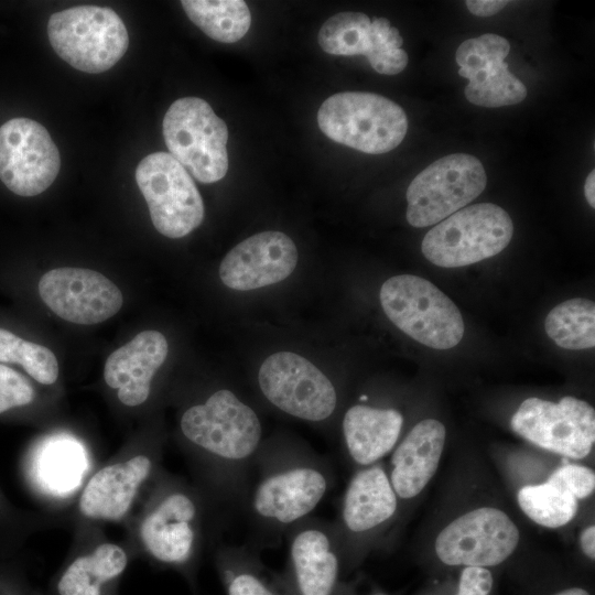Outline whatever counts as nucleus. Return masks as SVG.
Returning <instances> with one entry per match:
<instances>
[{
	"label": "nucleus",
	"instance_id": "nucleus-1",
	"mask_svg": "<svg viewBox=\"0 0 595 595\" xmlns=\"http://www.w3.org/2000/svg\"><path fill=\"white\" fill-rule=\"evenodd\" d=\"M327 461L289 441H269L253 464L241 504L259 540L271 542L311 517L333 485Z\"/></svg>",
	"mask_w": 595,
	"mask_h": 595
},
{
	"label": "nucleus",
	"instance_id": "nucleus-2",
	"mask_svg": "<svg viewBox=\"0 0 595 595\" xmlns=\"http://www.w3.org/2000/svg\"><path fill=\"white\" fill-rule=\"evenodd\" d=\"M180 428L205 463L216 495L240 508L264 442L257 412L231 390L218 389L188 407Z\"/></svg>",
	"mask_w": 595,
	"mask_h": 595
},
{
	"label": "nucleus",
	"instance_id": "nucleus-3",
	"mask_svg": "<svg viewBox=\"0 0 595 595\" xmlns=\"http://www.w3.org/2000/svg\"><path fill=\"white\" fill-rule=\"evenodd\" d=\"M317 123L333 141L368 154L396 149L408 131L407 115L398 104L363 91L328 97L318 109Z\"/></svg>",
	"mask_w": 595,
	"mask_h": 595
},
{
	"label": "nucleus",
	"instance_id": "nucleus-4",
	"mask_svg": "<svg viewBox=\"0 0 595 595\" xmlns=\"http://www.w3.org/2000/svg\"><path fill=\"white\" fill-rule=\"evenodd\" d=\"M379 299L387 317L428 347L450 349L463 338L465 325L458 307L426 279L391 277L383 282Z\"/></svg>",
	"mask_w": 595,
	"mask_h": 595
},
{
	"label": "nucleus",
	"instance_id": "nucleus-5",
	"mask_svg": "<svg viewBox=\"0 0 595 595\" xmlns=\"http://www.w3.org/2000/svg\"><path fill=\"white\" fill-rule=\"evenodd\" d=\"M50 44L74 68L98 74L111 68L129 45L127 28L108 7L77 6L53 13L47 22Z\"/></svg>",
	"mask_w": 595,
	"mask_h": 595
},
{
	"label": "nucleus",
	"instance_id": "nucleus-6",
	"mask_svg": "<svg viewBox=\"0 0 595 595\" xmlns=\"http://www.w3.org/2000/svg\"><path fill=\"white\" fill-rule=\"evenodd\" d=\"M509 214L491 203L464 207L434 225L424 236L423 256L442 268H459L491 258L510 242Z\"/></svg>",
	"mask_w": 595,
	"mask_h": 595
},
{
	"label": "nucleus",
	"instance_id": "nucleus-7",
	"mask_svg": "<svg viewBox=\"0 0 595 595\" xmlns=\"http://www.w3.org/2000/svg\"><path fill=\"white\" fill-rule=\"evenodd\" d=\"M170 154L197 181L214 183L228 170V129L207 101L197 97L175 100L163 118Z\"/></svg>",
	"mask_w": 595,
	"mask_h": 595
},
{
	"label": "nucleus",
	"instance_id": "nucleus-8",
	"mask_svg": "<svg viewBox=\"0 0 595 595\" xmlns=\"http://www.w3.org/2000/svg\"><path fill=\"white\" fill-rule=\"evenodd\" d=\"M487 176L482 162L466 153L445 155L410 183L407 220L413 227L436 225L482 194Z\"/></svg>",
	"mask_w": 595,
	"mask_h": 595
},
{
	"label": "nucleus",
	"instance_id": "nucleus-9",
	"mask_svg": "<svg viewBox=\"0 0 595 595\" xmlns=\"http://www.w3.org/2000/svg\"><path fill=\"white\" fill-rule=\"evenodd\" d=\"M136 181L154 228L165 237L182 238L204 219V203L190 173L166 152L143 158Z\"/></svg>",
	"mask_w": 595,
	"mask_h": 595
},
{
	"label": "nucleus",
	"instance_id": "nucleus-10",
	"mask_svg": "<svg viewBox=\"0 0 595 595\" xmlns=\"http://www.w3.org/2000/svg\"><path fill=\"white\" fill-rule=\"evenodd\" d=\"M258 386L274 408L307 422H325L337 409L333 381L310 360L291 351L275 353L262 363Z\"/></svg>",
	"mask_w": 595,
	"mask_h": 595
},
{
	"label": "nucleus",
	"instance_id": "nucleus-11",
	"mask_svg": "<svg viewBox=\"0 0 595 595\" xmlns=\"http://www.w3.org/2000/svg\"><path fill=\"white\" fill-rule=\"evenodd\" d=\"M510 425L533 445L575 459L587 456L595 442L594 408L572 396L559 402L528 398L512 415Z\"/></svg>",
	"mask_w": 595,
	"mask_h": 595
},
{
	"label": "nucleus",
	"instance_id": "nucleus-12",
	"mask_svg": "<svg viewBox=\"0 0 595 595\" xmlns=\"http://www.w3.org/2000/svg\"><path fill=\"white\" fill-rule=\"evenodd\" d=\"M284 537L286 562L281 577L290 595H336L345 561L334 524L309 517Z\"/></svg>",
	"mask_w": 595,
	"mask_h": 595
},
{
	"label": "nucleus",
	"instance_id": "nucleus-13",
	"mask_svg": "<svg viewBox=\"0 0 595 595\" xmlns=\"http://www.w3.org/2000/svg\"><path fill=\"white\" fill-rule=\"evenodd\" d=\"M519 540V529L505 511L479 507L446 524L439 532L434 549L446 565L488 567L506 561Z\"/></svg>",
	"mask_w": 595,
	"mask_h": 595
},
{
	"label": "nucleus",
	"instance_id": "nucleus-14",
	"mask_svg": "<svg viewBox=\"0 0 595 595\" xmlns=\"http://www.w3.org/2000/svg\"><path fill=\"white\" fill-rule=\"evenodd\" d=\"M61 167L48 131L29 118H12L0 127V180L14 194L35 196L55 181Z\"/></svg>",
	"mask_w": 595,
	"mask_h": 595
},
{
	"label": "nucleus",
	"instance_id": "nucleus-15",
	"mask_svg": "<svg viewBox=\"0 0 595 595\" xmlns=\"http://www.w3.org/2000/svg\"><path fill=\"white\" fill-rule=\"evenodd\" d=\"M322 50L333 55H364L379 74L396 75L408 65L403 39L386 18L370 20L361 12H340L324 22L318 35Z\"/></svg>",
	"mask_w": 595,
	"mask_h": 595
},
{
	"label": "nucleus",
	"instance_id": "nucleus-16",
	"mask_svg": "<svg viewBox=\"0 0 595 595\" xmlns=\"http://www.w3.org/2000/svg\"><path fill=\"white\" fill-rule=\"evenodd\" d=\"M42 301L61 318L76 324L101 323L119 312L123 298L104 274L80 268H57L39 281Z\"/></svg>",
	"mask_w": 595,
	"mask_h": 595
},
{
	"label": "nucleus",
	"instance_id": "nucleus-17",
	"mask_svg": "<svg viewBox=\"0 0 595 595\" xmlns=\"http://www.w3.org/2000/svg\"><path fill=\"white\" fill-rule=\"evenodd\" d=\"M201 510L191 491H164L140 524V539L148 553L164 564L188 565L199 544Z\"/></svg>",
	"mask_w": 595,
	"mask_h": 595
},
{
	"label": "nucleus",
	"instance_id": "nucleus-18",
	"mask_svg": "<svg viewBox=\"0 0 595 595\" xmlns=\"http://www.w3.org/2000/svg\"><path fill=\"white\" fill-rule=\"evenodd\" d=\"M509 52V42L494 33L468 39L458 46L455 60L458 75L469 80L464 90L469 102L497 108L519 104L527 97L526 86L505 62Z\"/></svg>",
	"mask_w": 595,
	"mask_h": 595
},
{
	"label": "nucleus",
	"instance_id": "nucleus-19",
	"mask_svg": "<svg viewBox=\"0 0 595 595\" xmlns=\"http://www.w3.org/2000/svg\"><path fill=\"white\" fill-rule=\"evenodd\" d=\"M399 499L379 464L359 468L348 482L334 522L344 561L348 553L385 527L397 513Z\"/></svg>",
	"mask_w": 595,
	"mask_h": 595
},
{
	"label": "nucleus",
	"instance_id": "nucleus-20",
	"mask_svg": "<svg viewBox=\"0 0 595 595\" xmlns=\"http://www.w3.org/2000/svg\"><path fill=\"white\" fill-rule=\"evenodd\" d=\"M298 263L293 240L281 231H263L235 246L219 266L221 282L237 291H249L286 279Z\"/></svg>",
	"mask_w": 595,
	"mask_h": 595
},
{
	"label": "nucleus",
	"instance_id": "nucleus-21",
	"mask_svg": "<svg viewBox=\"0 0 595 595\" xmlns=\"http://www.w3.org/2000/svg\"><path fill=\"white\" fill-rule=\"evenodd\" d=\"M169 345L158 331H144L116 349L108 357L104 378L106 383L117 389L121 403L128 407L147 401L151 391V380L167 356Z\"/></svg>",
	"mask_w": 595,
	"mask_h": 595
},
{
	"label": "nucleus",
	"instance_id": "nucleus-22",
	"mask_svg": "<svg viewBox=\"0 0 595 595\" xmlns=\"http://www.w3.org/2000/svg\"><path fill=\"white\" fill-rule=\"evenodd\" d=\"M446 437L444 424L435 419L418 422L393 448L389 479L400 500L416 497L434 476Z\"/></svg>",
	"mask_w": 595,
	"mask_h": 595
},
{
	"label": "nucleus",
	"instance_id": "nucleus-23",
	"mask_svg": "<svg viewBox=\"0 0 595 595\" xmlns=\"http://www.w3.org/2000/svg\"><path fill=\"white\" fill-rule=\"evenodd\" d=\"M152 467L153 462L148 455H137L102 467L93 475L80 495V513L105 521L122 519Z\"/></svg>",
	"mask_w": 595,
	"mask_h": 595
},
{
	"label": "nucleus",
	"instance_id": "nucleus-24",
	"mask_svg": "<svg viewBox=\"0 0 595 595\" xmlns=\"http://www.w3.org/2000/svg\"><path fill=\"white\" fill-rule=\"evenodd\" d=\"M403 415L393 408L366 403L351 405L342 420L348 458L359 468L377 464L391 452L400 437Z\"/></svg>",
	"mask_w": 595,
	"mask_h": 595
},
{
	"label": "nucleus",
	"instance_id": "nucleus-25",
	"mask_svg": "<svg viewBox=\"0 0 595 595\" xmlns=\"http://www.w3.org/2000/svg\"><path fill=\"white\" fill-rule=\"evenodd\" d=\"M216 563L226 595H290L281 574L267 570L253 545L224 547Z\"/></svg>",
	"mask_w": 595,
	"mask_h": 595
},
{
	"label": "nucleus",
	"instance_id": "nucleus-26",
	"mask_svg": "<svg viewBox=\"0 0 595 595\" xmlns=\"http://www.w3.org/2000/svg\"><path fill=\"white\" fill-rule=\"evenodd\" d=\"M128 563L125 550L115 543L99 544L75 559L57 584L60 595H101V585L119 576Z\"/></svg>",
	"mask_w": 595,
	"mask_h": 595
},
{
	"label": "nucleus",
	"instance_id": "nucleus-27",
	"mask_svg": "<svg viewBox=\"0 0 595 595\" xmlns=\"http://www.w3.org/2000/svg\"><path fill=\"white\" fill-rule=\"evenodd\" d=\"M86 468L85 451L72 437L47 439L37 452V482L51 494L65 495L76 488Z\"/></svg>",
	"mask_w": 595,
	"mask_h": 595
},
{
	"label": "nucleus",
	"instance_id": "nucleus-28",
	"mask_svg": "<svg viewBox=\"0 0 595 595\" xmlns=\"http://www.w3.org/2000/svg\"><path fill=\"white\" fill-rule=\"evenodd\" d=\"M188 19L210 39L235 43L246 35L251 13L241 0H183Z\"/></svg>",
	"mask_w": 595,
	"mask_h": 595
},
{
	"label": "nucleus",
	"instance_id": "nucleus-29",
	"mask_svg": "<svg viewBox=\"0 0 595 595\" xmlns=\"http://www.w3.org/2000/svg\"><path fill=\"white\" fill-rule=\"evenodd\" d=\"M548 336L565 349L595 346V304L584 298L570 299L554 306L545 317Z\"/></svg>",
	"mask_w": 595,
	"mask_h": 595
},
{
	"label": "nucleus",
	"instance_id": "nucleus-30",
	"mask_svg": "<svg viewBox=\"0 0 595 595\" xmlns=\"http://www.w3.org/2000/svg\"><path fill=\"white\" fill-rule=\"evenodd\" d=\"M520 509L533 522L547 528H560L572 521L577 512V499L559 486L544 482L519 489Z\"/></svg>",
	"mask_w": 595,
	"mask_h": 595
},
{
	"label": "nucleus",
	"instance_id": "nucleus-31",
	"mask_svg": "<svg viewBox=\"0 0 595 595\" xmlns=\"http://www.w3.org/2000/svg\"><path fill=\"white\" fill-rule=\"evenodd\" d=\"M0 361L21 365L37 382L52 385L58 377V363L51 349L28 342L0 328Z\"/></svg>",
	"mask_w": 595,
	"mask_h": 595
},
{
	"label": "nucleus",
	"instance_id": "nucleus-32",
	"mask_svg": "<svg viewBox=\"0 0 595 595\" xmlns=\"http://www.w3.org/2000/svg\"><path fill=\"white\" fill-rule=\"evenodd\" d=\"M34 397V388L24 376L0 364V413L26 405Z\"/></svg>",
	"mask_w": 595,
	"mask_h": 595
},
{
	"label": "nucleus",
	"instance_id": "nucleus-33",
	"mask_svg": "<svg viewBox=\"0 0 595 595\" xmlns=\"http://www.w3.org/2000/svg\"><path fill=\"white\" fill-rule=\"evenodd\" d=\"M547 480L570 493L577 500L591 496L595 489L594 470L577 464L556 468Z\"/></svg>",
	"mask_w": 595,
	"mask_h": 595
},
{
	"label": "nucleus",
	"instance_id": "nucleus-34",
	"mask_svg": "<svg viewBox=\"0 0 595 595\" xmlns=\"http://www.w3.org/2000/svg\"><path fill=\"white\" fill-rule=\"evenodd\" d=\"M491 587L493 575L487 567L465 566L456 595H488Z\"/></svg>",
	"mask_w": 595,
	"mask_h": 595
},
{
	"label": "nucleus",
	"instance_id": "nucleus-35",
	"mask_svg": "<svg viewBox=\"0 0 595 595\" xmlns=\"http://www.w3.org/2000/svg\"><path fill=\"white\" fill-rule=\"evenodd\" d=\"M509 1L502 0H468L466 7L477 17H490L502 10Z\"/></svg>",
	"mask_w": 595,
	"mask_h": 595
},
{
	"label": "nucleus",
	"instance_id": "nucleus-36",
	"mask_svg": "<svg viewBox=\"0 0 595 595\" xmlns=\"http://www.w3.org/2000/svg\"><path fill=\"white\" fill-rule=\"evenodd\" d=\"M580 545L584 554L591 559H595V527L591 524L586 527L580 536Z\"/></svg>",
	"mask_w": 595,
	"mask_h": 595
},
{
	"label": "nucleus",
	"instance_id": "nucleus-37",
	"mask_svg": "<svg viewBox=\"0 0 595 595\" xmlns=\"http://www.w3.org/2000/svg\"><path fill=\"white\" fill-rule=\"evenodd\" d=\"M584 194L588 205L595 207V172L591 171L584 183Z\"/></svg>",
	"mask_w": 595,
	"mask_h": 595
},
{
	"label": "nucleus",
	"instance_id": "nucleus-38",
	"mask_svg": "<svg viewBox=\"0 0 595 595\" xmlns=\"http://www.w3.org/2000/svg\"><path fill=\"white\" fill-rule=\"evenodd\" d=\"M555 595H589L585 589L580 587H572L567 589H563Z\"/></svg>",
	"mask_w": 595,
	"mask_h": 595
},
{
	"label": "nucleus",
	"instance_id": "nucleus-39",
	"mask_svg": "<svg viewBox=\"0 0 595 595\" xmlns=\"http://www.w3.org/2000/svg\"><path fill=\"white\" fill-rule=\"evenodd\" d=\"M336 595H347L346 589L343 586H340Z\"/></svg>",
	"mask_w": 595,
	"mask_h": 595
}]
</instances>
